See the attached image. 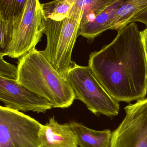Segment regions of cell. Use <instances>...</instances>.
<instances>
[{
	"mask_svg": "<svg viewBox=\"0 0 147 147\" xmlns=\"http://www.w3.org/2000/svg\"><path fill=\"white\" fill-rule=\"evenodd\" d=\"M88 66L118 102L129 103L146 96V58L141 32L135 22L119 30L110 44L91 53Z\"/></svg>",
	"mask_w": 147,
	"mask_h": 147,
	"instance_id": "1",
	"label": "cell"
},
{
	"mask_svg": "<svg viewBox=\"0 0 147 147\" xmlns=\"http://www.w3.org/2000/svg\"><path fill=\"white\" fill-rule=\"evenodd\" d=\"M18 83L50 102L53 108L70 107L75 98L67 78L50 63L41 51L34 48L18 62Z\"/></svg>",
	"mask_w": 147,
	"mask_h": 147,
	"instance_id": "2",
	"label": "cell"
},
{
	"mask_svg": "<svg viewBox=\"0 0 147 147\" xmlns=\"http://www.w3.org/2000/svg\"><path fill=\"white\" fill-rule=\"evenodd\" d=\"M66 78L75 98L83 102L94 115L111 118L118 115L120 102L105 90L89 66H81L72 61Z\"/></svg>",
	"mask_w": 147,
	"mask_h": 147,
	"instance_id": "3",
	"label": "cell"
},
{
	"mask_svg": "<svg viewBox=\"0 0 147 147\" xmlns=\"http://www.w3.org/2000/svg\"><path fill=\"white\" fill-rule=\"evenodd\" d=\"M81 21L70 16L60 21L45 18L44 20V34L46 35L47 42L41 53L57 71L66 78L72 62V54Z\"/></svg>",
	"mask_w": 147,
	"mask_h": 147,
	"instance_id": "4",
	"label": "cell"
},
{
	"mask_svg": "<svg viewBox=\"0 0 147 147\" xmlns=\"http://www.w3.org/2000/svg\"><path fill=\"white\" fill-rule=\"evenodd\" d=\"M44 20L39 0H28L22 15L14 24L12 41L4 56L20 58L35 48L44 34Z\"/></svg>",
	"mask_w": 147,
	"mask_h": 147,
	"instance_id": "5",
	"label": "cell"
},
{
	"mask_svg": "<svg viewBox=\"0 0 147 147\" xmlns=\"http://www.w3.org/2000/svg\"><path fill=\"white\" fill-rule=\"evenodd\" d=\"M43 124L18 111L0 107V147H41Z\"/></svg>",
	"mask_w": 147,
	"mask_h": 147,
	"instance_id": "6",
	"label": "cell"
},
{
	"mask_svg": "<svg viewBox=\"0 0 147 147\" xmlns=\"http://www.w3.org/2000/svg\"><path fill=\"white\" fill-rule=\"evenodd\" d=\"M124 109L125 117L112 132L110 147H147V98Z\"/></svg>",
	"mask_w": 147,
	"mask_h": 147,
	"instance_id": "7",
	"label": "cell"
},
{
	"mask_svg": "<svg viewBox=\"0 0 147 147\" xmlns=\"http://www.w3.org/2000/svg\"><path fill=\"white\" fill-rule=\"evenodd\" d=\"M0 101L4 106L18 111L45 113L53 108L50 102L18 83L0 77Z\"/></svg>",
	"mask_w": 147,
	"mask_h": 147,
	"instance_id": "8",
	"label": "cell"
},
{
	"mask_svg": "<svg viewBox=\"0 0 147 147\" xmlns=\"http://www.w3.org/2000/svg\"><path fill=\"white\" fill-rule=\"evenodd\" d=\"M41 147H79L70 122L60 124L54 117L42 125L39 134Z\"/></svg>",
	"mask_w": 147,
	"mask_h": 147,
	"instance_id": "9",
	"label": "cell"
},
{
	"mask_svg": "<svg viewBox=\"0 0 147 147\" xmlns=\"http://www.w3.org/2000/svg\"><path fill=\"white\" fill-rule=\"evenodd\" d=\"M128 0H117L89 23L79 26L78 37L83 36L91 43L95 38L108 30H113L115 16L117 11Z\"/></svg>",
	"mask_w": 147,
	"mask_h": 147,
	"instance_id": "10",
	"label": "cell"
},
{
	"mask_svg": "<svg viewBox=\"0 0 147 147\" xmlns=\"http://www.w3.org/2000/svg\"><path fill=\"white\" fill-rule=\"evenodd\" d=\"M70 123L79 147H110L112 132L110 129L94 130L74 121Z\"/></svg>",
	"mask_w": 147,
	"mask_h": 147,
	"instance_id": "11",
	"label": "cell"
},
{
	"mask_svg": "<svg viewBox=\"0 0 147 147\" xmlns=\"http://www.w3.org/2000/svg\"><path fill=\"white\" fill-rule=\"evenodd\" d=\"M147 8V0H128L116 13L113 30L118 31L129 24L131 18Z\"/></svg>",
	"mask_w": 147,
	"mask_h": 147,
	"instance_id": "12",
	"label": "cell"
},
{
	"mask_svg": "<svg viewBox=\"0 0 147 147\" xmlns=\"http://www.w3.org/2000/svg\"><path fill=\"white\" fill-rule=\"evenodd\" d=\"M75 0H54L42 3L44 17L56 21H60L69 16Z\"/></svg>",
	"mask_w": 147,
	"mask_h": 147,
	"instance_id": "13",
	"label": "cell"
},
{
	"mask_svg": "<svg viewBox=\"0 0 147 147\" xmlns=\"http://www.w3.org/2000/svg\"><path fill=\"white\" fill-rule=\"evenodd\" d=\"M28 0H0V18L13 24L24 12Z\"/></svg>",
	"mask_w": 147,
	"mask_h": 147,
	"instance_id": "14",
	"label": "cell"
},
{
	"mask_svg": "<svg viewBox=\"0 0 147 147\" xmlns=\"http://www.w3.org/2000/svg\"><path fill=\"white\" fill-rule=\"evenodd\" d=\"M117 0H85L80 26L93 21L97 16Z\"/></svg>",
	"mask_w": 147,
	"mask_h": 147,
	"instance_id": "15",
	"label": "cell"
},
{
	"mask_svg": "<svg viewBox=\"0 0 147 147\" xmlns=\"http://www.w3.org/2000/svg\"><path fill=\"white\" fill-rule=\"evenodd\" d=\"M14 32V24L0 18V54L4 57L11 44Z\"/></svg>",
	"mask_w": 147,
	"mask_h": 147,
	"instance_id": "16",
	"label": "cell"
},
{
	"mask_svg": "<svg viewBox=\"0 0 147 147\" xmlns=\"http://www.w3.org/2000/svg\"><path fill=\"white\" fill-rule=\"evenodd\" d=\"M3 57L2 54H0V77L16 80L18 68L7 63L3 59Z\"/></svg>",
	"mask_w": 147,
	"mask_h": 147,
	"instance_id": "17",
	"label": "cell"
},
{
	"mask_svg": "<svg viewBox=\"0 0 147 147\" xmlns=\"http://www.w3.org/2000/svg\"><path fill=\"white\" fill-rule=\"evenodd\" d=\"M85 0H75L69 16L82 20L85 7Z\"/></svg>",
	"mask_w": 147,
	"mask_h": 147,
	"instance_id": "18",
	"label": "cell"
},
{
	"mask_svg": "<svg viewBox=\"0 0 147 147\" xmlns=\"http://www.w3.org/2000/svg\"><path fill=\"white\" fill-rule=\"evenodd\" d=\"M132 22H140L146 25L147 28V8L130 19L129 23Z\"/></svg>",
	"mask_w": 147,
	"mask_h": 147,
	"instance_id": "19",
	"label": "cell"
},
{
	"mask_svg": "<svg viewBox=\"0 0 147 147\" xmlns=\"http://www.w3.org/2000/svg\"><path fill=\"white\" fill-rule=\"evenodd\" d=\"M141 32L142 36V41H143L144 48H145L147 63V28Z\"/></svg>",
	"mask_w": 147,
	"mask_h": 147,
	"instance_id": "20",
	"label": "cell"
}]
</instances>
